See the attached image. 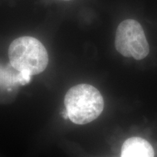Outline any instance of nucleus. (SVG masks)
<instances>
[{
  "label": "nucleus",
  "mask_w": 157,
  "mask_h": 157,
  "mask_svg": "<svg viewBox=\"0 0 157 157\" xmlns=\"http://www.w3.org/2000/svg\"><path fill=\"white\" fill-rule=\"evenodd\" d=\"M67 117L76 124H85L95 120L104 109L103 98L97 88L80 84L68 90L64 98Z\"/></svg>",
  "instance_id": "1"
},
{
  "label": "nucleus",
  "mask_w": 157,
  "mask_h": 157,
  "mask_svg": "<svg viewBox=\"0 0 157 157\" xmlns=\"http://www.w3.org/2000/svg\"><path fill=\"white\" fill-rule=\"evenodd\" d=\"M66 1H69V0H66Z\"/></svg>",
  "instance_id": "5"
},
{
  "label": "nucleus",
  "mask_w": 157,
  "mask_h": 157,
  "mask_svg": "<svg viewBox=\"0 0 157 157\" xmlns=\"http://www.w3.org/2000/svg\"><path fill=\"white\" fill-rule=\"evenodd\" d=\"M121 157H154L151 145L140 137H132L123 143Z\"/></svg>",
  "instance_id": "4"
},
{
  "label": "nucleus",
  "mask_w": 157,
  "mask_h": 157,
  "mask_svg": "<svg viewBox=\"0 0 157 157\" xmlns=\"http://www.w3.org/2000/svg\"><path fill=\"white\" fill-rule=\"evenodd\" d=\"M115 47L123 56L137 60L146 58L150 51L142 25L133 19L125 20L119 25L116 32Z\"/></svg>",
  "instance_id": "3"
},
{
  "label": "nucleus",
  "mask_w": 157,
  "mask_h": 157,
  "mask_svg": "<svg viewBox=\"0 0 157 157\" xmlns=\"http://www.w3.org/2000/svg\"><path fill=\"white\" fill-rule=\"evenodd\" d=\"M8 56L12 67L29 76L42 73L49 63L46 48L32 36H21L13 40L9 47Z\"/></svg>",
  "instance_id": "2"
}]
</instances>
